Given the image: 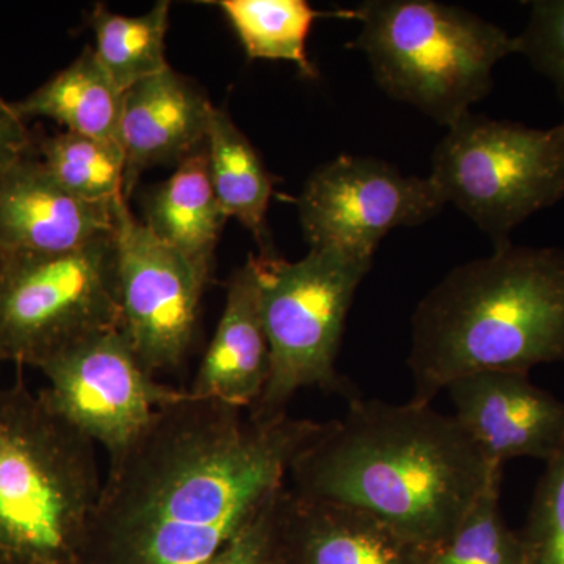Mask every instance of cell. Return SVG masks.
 <instances>
[{
	"instance_id": "1",
	"label": "cell",
	"mask_w": 564,
	"mask_h": 564,
	"mask_svg": "<svg viewBox=\"0 0 564 564\" xmlns=\"http://www.w3.org/2000/svg\"><path fill=\"white\" fill-rule=\"evenodd\" d=\"M196 399L155 413L109 458L70 564H204L261 513L326 422L269 421Z\"/></svg>"
},
{
	"instance_id": "2",
	"label": "cell",
	"mask_w": 564,
	"mask_h": 564,
	"mask_svg": "<svg viewBox=\"0 0 564 564\" xmlns=\"http://www.w3.org/2000/svg\"><path fill=\"white\" fill-rule=\"evenodd\" d=\"M499 474L455 415L361 397L289 470L300 496L358 508L426 549L455 532Z\"/></svg>"
},
{
	"instance_id": "3",
	"label": "cell",
	"mask_w": 564,
	"mask_h": 564,
	"mask_svg": "<svg viewBox=\"0 0 564 564\" xmlns=\"http://www.w3.org/2000/svg\"><path fill=\"white\" fill-rule=\"evenodd\" d=\"M563 361L564 248L511 242L456 267L415 307L410 402L432 404L466 375Z\"/></svg>"
},
{
	"instance_id": "4",
	"label": "cell",
	"mask_w": 564,
	"mask_h": 564,
	"mask_svg": "<svg viewBox=\"0 0 564 564\" xmlns=\"http://www.w3.org/2000/svg\"><path fill=\"white\" fill-rule=\"evenodd\" d=\"M95 443L18 377L0 388V564H70L101 492Z\"/></svg>"
},
{
	"instance_id": "5",
	"label": "cell",
	"mask_w": 564,
	"mask_h": 564,
	"mask_svg": "<svg viewBox=\"0 0 564 564\" xmlns=\"http://www.w3.org/2000/svg\"><path fill=\"white\" fill-rule=\"evenodd\" d=\"M361 24L378 87L451 128L491 91L497 63L519 54L510 35L473 11L433 0H369L345 10Z\"/></svg>"
},
{
	"instance_id": "6",
	"label": "cell",
	"mask_w": 564,
	"mask_h": 564,
	"mask_svg": "<svg viewBox=\"0 0 564 564\" xmlns=\"http://www.w3.org/2000/svg\"><path fill=\"white\" fill-rule=\"evenodd\" d=\"M252 259L261 284L270 377L248 415L269 421L288 414L293 397L307 388L339 393L348 402L356 399L336 361L352 300L373 259L333 248H311L296 262L278 254H252Z\"/></svg>"
},
{
	"instance_id": "7",
	"label": "cell",
	"mask_w": 564,
	"mask_h": 564,
	"mask_svg": "<svg viewBox=\"0 0 564 564\" xmlns=\"http://www.w3.org/2000/svg\"><path fill=\"white\" fill-rule=\"evenodd\" d=\"M447 129L429 177L494 248L564 198V117L554 128L533 129L469 111Z\"/></svg>"
},
{
	"instance_id": "8",
	"label": "cell",
	"mask_w": 564,
	"mask_h": 564,
	"mask_svg": "<svg viewBox=\"0 0 564 564\" xmlns=\"http://www.w3.org/2000/svg\"><path fill=\"white\" fill-rule=\"evenodd\" d=\"M118 322L115 232L58 254L0 252V362L39 369Z\"/></svg>"
},
{
	"instance_id": "9",
	"label": "cell",
	"mask_w": 564,
	"mask_h": 564,
	"mask_svg": "<svg viewBox=\"0 0 564 564\" xmlns=\"http://www.w3.org/2000/svg\"><path fill=\"white\" fill-rule=\"evenodd\" d=\"M118 329L154 375L180 369L198 328L210 274L162 243L135 220L128 202L117 203Z\"/></svg>"
},
{
	"instance_id": "10",
	"label": "cell",
	"mask_w": 564,
	"mask_h": 564,
	"mask_svg": "<svg viewBox=\"0 0 564 564\" xmlns=\"http://www.w3.org/2000/svg\"><path fill=\"white\" fill-rule=\"evenodd\" d=\"M39 369L50 381L40 399L101 444L109 458L133 443L159 410L188 397V389L159 383L118 328L85 337Z\"/></svg>"
},
{
	"instance_id": "11",
	"label": "cell",
	"mask_w": 564,
	"mask_h": 564,
	"mask_svg": "<svg viewBox=\"0 0 564 564\" xmlns=\"http://www.w3.org/2000/svg\"><path fill=\"white\" fill-rule=\"evenodd\" d=\"M445 204L429 176H406L381 159L343 154L311 174L299 214L311 248L373 259L389 232L429 221Z\"/></svg>"
},
{
	"instance_id": "12",
	"label": "cell",
	"mask_w": 564,
	"mask_h": 564,
	"mask_svg": "<svg viewBox=\"0 0 564 564\" xmlns=\"http://www.w3.org/2000/svg\"><path fill=\"white\" fill-rule=\"evenodd\" d=\"M430 549L380 519L282 486L267 511L265 564H426Z\"/></svg>"
},
{
	"instance_id": "13",
	"label": "cell",
	"mask_w": 564,
	"mask_h": 564,
	"mask_svg": "<svg viewBox=\"0 0 564 564\" xmlns=\"http://www.w3.org/2000/svg\"><path fill=\"white\" fill-rule=\"evenodd\" d=\"M445 391L456 421L492 466L516 458L547 464L564 448V402L532 383L529 372L484 370Z\"/></svg>"
},
{
	"instance_id": "14",
	"label": "cell",
	"mask_w": 564,
	"mask_h": 564,
	"mask_svg": "<svg viewBox=\"0 0 564 564\" xmlns=\"http://www.w3.org/2000/svg\"><path fill=\"white\" fill-rule=\"evenodd\" d=\"M120 199L80 198L29 154L0 176V252L58 254L87 247L115 232Z\"/></svg>"
},
{
	"instance_id": "15",
	"label": "cell",
	"mask_w": 564,
	"mask_h": 564,
	"mask_svg": "<svg viewBox=\"0 0 564 564\" xmlns=\"http://www.w3.org/2000/svg\"><path fill=\"white\" fill-rule=\"evenodd\" d=\"M215 107L173 68L122 93L118 143L124 154L126 202L141 173L180 163L206 147Z\"/></svg>"
},
{
	"instance_id": "16",
	"label": "cell",
	"mask_w": 564,
	"mask_h": 564,
	"mask_svg": "<svg viewBox=\"0 0 564 564\" xmlns=\"http://www.w3.org/2000/svg\"><path fill=\"white\" fill-rule=\"evenodd\" d=\"M270 377V345L263 325L261 284L252 254L229 278L214 339L188 389L196 399L250 411Z\"/></svg>"
},
{
	"instance_id": "17",
	"label": "cell",
	"mask_w": 564,
	"mask_h": 564,
	"mask_svg": "<svg viewBox=\"0 0 564 564\" xmlns=\"http://www.w3.org/2000/svg\"><path fill=\"white\" fill-rule=\"evenodd\" d=\"M144 214V225L162 243L212 273L215 247L228 218L215 196L206 147L184 159L148 196Z\"/></svg>"
},
{
	"instance_id": "18",
	"label": "cell",
	"mask_w": 564,
	"mask_h": 564,
	"mask_svg": "<svg viewBox=\"0 0 564 564\" xmlns=\"http://www.w3.org/2000/svg\"><path fill=\"white\" fill-rule=\"evenodd\" d=\"M206 150L212 185L225 217L242 223L259 243V254H276L267 226L274 176L228 111L215 107Z\"/></svg>"
},
{
	"instance_id": "19",
	"label": "cell",
	"mask_w": 564,
	"mask_h": 564,
	"mask_svg": "<svg viewBox=\"0 0 564 564\" xmlns=\"http://www.w3.org/2000/svg\"><path fill=\"white\" fill-rule=\"evenodd\" d=\"M121 101L122 93L99 65L93 47H85L69 66L11 107L24 121L46 118L66 132L118 143Z\"/></svg>"
},
{
	"instance_id": "20",
	"label": "cell",
	"mask_w": 564,
	"mask_h": 564,
	"mask_svg": "<svg viewBox=\"0 0 564 564\" xmlns=\"http://www.w3.org/2000/svg\"><path fill=\"white\" fill-rule=\"evenodd\" d=\"M217 6L250 61L291 62L307 79L318 76L306 52L314 22L325 17L344 20V10L323 13L306 0H220Z\"/></svg>"
},
{
	"instance_id": "21",
	"label": "cell",
	"mask_w": 564,
	"mask_h": 564,
	"mask_svg": "<svg viewBox=\"0 0 564 564\" xmlns=\"http://www.w3.org/2000/svg\"><path fill=\"white\" fill-rule=\"evenodd\" d=\"M95 35L96 58L121 93L172 66L165 58L170 2H158L141 17H124L102 3L85 17Z\"/></svg>"
},
{
	"instance_id": "22",
	"label": "cell",
	"mask_w": 564,
	"mask_h": 564,
	"mask_svg": "<svg viewBox=\"0 0 564 564\" xmlns=\"http://www.w3.org/2000/svg\"><path fill=\"white\" fill-rule=\"evenodd\" d=\"M39 154L44 169L74 195L99 203L124 198V154L117 141L65 131L41 140Z\"/></svg>"
},
{
	"instance_id": "23",
	"label": "cell",
	"mask_w": 564,
	"mask_h": 564,
	"mask_svg": "<svg viewBox=\"0 0 564 564\" xmlns=\"http://www.w3.org/2000/svg\"><path fill=\"white\" fill-rule=\"evenodd\" d=\"M502 475H496L443 544L430 549L426 564H525L519 532L500 511Z\"/></svg>"
},
{
	"instance_id": "24",
	"label": "cell",
	"mask_w": 564,
	"mask_h": 564,
	"mask_svg": "<svg viewBox=\"0 0 564 564\" xmlns=\"http://www.w3.org/2000/svg\"><path fill=\"white\" fill-rule=\"evenodd\" d=\"M519 536L525 564H564V448L545 464Z\"/></svg>"
},
{
	"instance_id": "25",
	"label": "cell",
	"mask_w": 564,
	"mask_h": 564,
	"mask_svg": "<svg viewBox=\"0 0 564 564\" xmlns=\"http://www.w3.org/2000/svg\"><path fill=\"white\" fill-rule=\"evenodd\" d=\"M518 43L519 54L555 85L564 104V0L530 3L529 22Z\"/></svg>"
},
{
	"instance_id": "26",
	"label": "cell",
	"mask_w": 564,
	"mask_h": 564,
	"mask_svg": "<svg viewBox=\"0 0 564 564\" xmlns=\"http://www.w3.org/2000/svg\"><path fill=\"white\" fill-rule=\"evenodd\" d=\"M269 503L262 508L261 513L252 519L250 524L245 527L242 532L234 536L214 558L204 564H265L267 511H269Z\"/></svg>"
},
{
	"instance_id": "27",
	"label": "cell",
	"mask_w": 564,
	"mask_h": 564,
	"mask_svg": "<svg viewBox=\"0 0 564 564\" xmlns=\"http://www.w3.org/2000/svg\"><path fill=\"white\" fill-rule=\"evenodd\" d=\"M32 137L25 121L0 96V176L31 154Z\"/></svg>"
}]
</instances>
